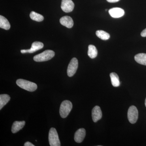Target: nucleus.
Here are the masks:
<instances>
[{
    "instance_id": "obj_20",
    "label": "nucleus",
    "mask_w": 146,
    "mask_h": 146,
    "mask_svg": "<svg viewBox=\"0 0 146 146\" xmlns=\"http://www.w3.org/2000/svg\"><path fill=\"white\" fill-rule=\"evenodd\" d=\"M30 17L32 20L37 21V22H41L44 19V16L35 11L31 12L30 14Z\"/></svg>"
},
{
    "instance_id": "obj_15",
    "label": "nucleus",
    "mask_w": 146,
    "mask_h": 146,
    "mask_svg": "<svg viewBox=\"0 0 146 146\" xmlns=\"http://www.w3.org/2000/svg\"><path fill=\"white\" fill-rule=\"evenodd\" d=\"M134 59L139 64L146 65V54H138L134 56Z\"/></svg>"
},
{
    "instance_id": "obj_16",
    "label": "nucleus",
    "mask_w": 146,
    "mask_h": 146,
    "mask_svg": "<svg viewBox=\"0 0 146 146\" xmlns=\"http://www.w3.org/2000/svg\"><path fill=\"white\" fill-rule=\"evenodd\" d=\"M110 76L112 86H115V87H118V86H119V76H118V75L116 73L112 72L110 73Z\"/></svg>"
},
{
    "instance_id": "obj_12",
    "label": "nucleus",
    "mask_w": 146,
    "mask_h": 146,
    "mask_svg": "<svg viewBox=\"0 0 146 146\" xmlns=\"http://www.w3.org/2000/svg\"><path fill=\"white\" fill-rule=\"evenodd\" d=\"M60 23L68 28H71L74 25V21L71 17L65 16L62 17L60 20Z\"/></svg>"
},
{
    "instance_id": "obj_21",
    "label": "nucleus",
    "mask_w": 146,
    "mask_h": 146,
    "mask_svg": "<svg viewBox=\"0 0 146 146\" xmlns=\"http://www.w3.org/2000/svg\"><path fill=\"white\" fill-rule=\"evenodd\" d=\"M141 36L143 37H146V29L141 33Z\"/></svg>"
},
{
    "instance_id": "obj_4",
    "label": "nucleus",
    "mask_w": 146,
    "mask_h": 146,
    "mask_svg": "<svg viewBox=\"0 0 146 146\" xmlns=\"http://www.w3.org/2000/svg\"><path fill=\"white\" fill-rule=\"evenodd\" d=\"M49 142L50 146H60V141L58 134L55 128L52 127L50 129L48 135Z\"/></svg>"
},
{
    "instance_id": "obj_19",
    "label": "nucleus",
    "mask_w": 146,
    "mask_h": 146,
    "mask_svg": "<svg viewBox=\"0 0 146 146\" xmlns=\"http://www.w3.org/2000/svg\"><path fill=\"white\" fill-rule=\"evenodd\" d=\"M96 35L99 38L103 40H107L110 38L109 33L103 30H98L96 32Z\"/></svg>"
},
{
    "instance_id": "obj_17",
    "label": "nucleus",
    "mask_w": 146,
    "mask_h": 146,
    "mask_svg": "<svg viewBox=\"0 0 146 146\" xmlns=\"http://www.w3.org/2000/svg\"><path fill=\"white\" fill-rule=\"evenodd\" d=\"M10 97L7 94H1L0 95V110H1L9 102Z\"/></svg>"
},
{
    "instance_id": "obj_2",
    "label": "nucleus",
    "mask_w": 146,
    "mask_h": 146,
    "mask_svg": "<svg viewBox=\"0 0 146 146\" xmlns=\"http://www.w3.org/2000/svg\"><path fill=\"white\" fill-rule=\"evenodd\" d=\"M55 53L52 50H46L33 57V60L36 62H43L50 60L54 56Z\"/></svg>"
},
{
    "instance_id": "obj_1",
    "label": "nucleus",
    "mask_w": 146,
    "mask_h": 146,
    "mask_svg": "<svg viewBox=\"0 0 146 146\" xmlns=\"http://www.w3.org/2000/svg\"><path fill=\"white\" fill-rule=\"evenodd\" d=\"M17 85L22 89L30 92H33L37 89V86L36 84L25 80L19 79L16 81Z\"/></svg>"
},
{
    "instance_id": "obj_3",
    "label": "nucleus",
    "mask_w": 146,
    "mask_h": 146,
    "mask_svg": "<svg viewBox=\"0 0 146 146\" xmlns=\"http://www.w3.org/2000/svg\"><path fill=\"white\" fill-rule=\"evenodd\" d=\"M72 107V104L70 101L65 100L62 102L60 105L59 110L60 117L62 118H65L68 117Z\"/></svg>"
},
{
    "instance_id": "obj_7",
    "label": "nucleus",
    "mask_w": 146,
    "mask_h": 146,
    "mask_svg": "<svg viewBox=\"0 0 146 146\" xmlns=\"http://www.w3.org/2000/svg\"><path fill=\"white\" fill-rule=\"evenodd\" d=\"M74 7V4L72 0H62L61 8L64 12H72Z\"/></svg>"
},
{
    "instance_id": "obj_18",
    "label": "nucleus",
    "mask_w": 146,
    "mask_h": 146,
    "mask_svg": "<svg viewBox=\"0 0 146 146\" xmlns=\"http://www.w3.org/2000/svg\"><path fill=\"white\" fill-rule=\"evenodd\" d=\"M88 55L91 58H94L97 57L98 55V50L94 45H89L88 47Z\"/></svg>"
},
{
    "instance_id": "obj_24",
    "label": "nucleus",
    "mask_w": 146,
    "mask_h": 146,
    "mask_svg": "<svg viewBox=\"0 0 146 146\" xmlns=\"http://www.w3.org/2000/svg\"><path fill=\"white\" fill-rule=\"evenodd\" d=\"M145 106L146 107V100H145Z\"/></svg>"
},
{
    "instance_id": "obj_23",
    "label": "nucleus",
    "mask_w": 146,
    "mask_h": 146,
    "mask_svg": "<svg viewBox=\"0 0 146 146\" xmlns=\"http://www.w3.org/2000/svg\"><path fill=\"white\" fill-rule=\"evenodd\" d=\"M108 2L110 3H114L117 2L119 1L120 0H106Z\"/></svg>"
},
{
    "instance_id": "obj_14",
    "label": "nucleus",
    "mask_w": 146,
    "mask_h": 146,
    "mask_svg": "<svg viewBox=\"0 0 146 146\" xmlns=\"http://www.w3.org/2000/svg\"><path fill=\"white\" fill-rule=\"evenodd\" d=\"M10 24L7 19L1 15L0 16V27L8 30L10 28Z\"/></svg>"
},
{
    "instance_id": "obj_8",
    "label": "nucleus",
    "mask_w": 146,
    "mask_h": 146,
    "mask_svg": "<svg viewBox=\"0 0 146 146\" xmlns=\"http://www.w3.org/2000/svg\"><path fill=\"white\" fill-rule=\"evenodd\" d=\"M44 47V44L42 42H33L32 44L31 48L28 50H21V52L22 53H33L36 51L41 49Z\"/></svg>"
},
{
    "instance_id": "obj_11",
    "label": "nucleus",
    "mask_w": 146,
    "mask_h": 146,
    "mask_svg": "<svg viewBox=\"0 0 146 146\" xmlns=\"http://www.w3.org/2000/svg\"><path fill=\"white\" fill-rule=\"evenodd\" d=\"M86 136V130L84 129L80 128L76 131L74 134V140L76 143H81Z\"/></svg>"
},
{
    "instance_id": "obj_22",
    "label": "nucleus",
    "mask_w": 146,
    "mask_h": 146,
    "mask_svg": "<svg viewBox=\"0 0 146 146\" xmlns=\"http://www.w3.org/2000/svg\"><path fill=\"white\" fill-rule=\"evenodd\" d=\"M24 146H34V145L29 142H27L25 143Z\"/></svg>"
},
{
    "instance_id": "obj_10",
    "label": "nucleus",
    "mask_w": 146,
    "mask_h": 146,
    "mask_svg": "<svg viewBox=\"0 0 146 146\" xmlns=\"http://www.w3.org/2000/svg\"><path fill=\"white\" fill-rule=\"evenodd\" d=\"M102 116L101 110L100 106H96L93 108L92 111V119L94 122H97L101 119Z\"/></svg>"
},
{
    "instance_id": "obj_5",
    "label": "nucleus",
    "mask_w": 146,
    "mask_h": 146,
    "mask_svg": "<svg viewBox=\"0 0 146 146\" xmlns=\"http://www.w3.org/2000/svg\"><path fill=\"white\" fill-rule=\"evenodd\" d=\"M138 109L136 106H131L129 108L127 112L128 119L129 122L134 124L138 120Z\"/></svg>"
},
{
    "instance_id": "obj_13",
    "label": "nucleus",
    "mask_w": 146,
    "mask_h": 146,
    "mask_svg": "<svg viewBox=\"0 0 146 146\" xmlns=\"http://www.w3.org/2000/svg\"><path fill=\"white\" fill-rule=\"evenodd\" d=\"M25 124V121H16L14 122L11 127V131L12 133H17L24 127Z\"/></svg>"
},
{
    "instance_id": "obj_6",
    "label": "nucleus",
    "mask_w": 146,
    "mask_h": 146,
    "mask_svg": "<svg viewBox=\"0 0 146 146\" xmlns=\"http://www.w3.org/2000/svg\"><path fill=\"white\" fill-rule=\"evenodd\" d=\"M78 60L76 58H74L71 60L67 70L68 76L72 77L75 74L78 68Z\"/></svg>"
},
{
    "instance_id": "obj_9",
    "label": "nucleus",
    "mask_w": 146,
    "mask_h": 146,
    "mask_svg": "<svg viewBox=\"0 0 146 146\" xmlns=\"http://www.w3.org/2000/svg\"><path fill=\"white\" fill-rule=\"evenodd\" d=\"M110 15L114 18H119L122 17L125 14L123 9L119 7H114L109 10Z\"/></svg>"
}]
</instances>
